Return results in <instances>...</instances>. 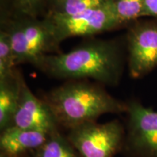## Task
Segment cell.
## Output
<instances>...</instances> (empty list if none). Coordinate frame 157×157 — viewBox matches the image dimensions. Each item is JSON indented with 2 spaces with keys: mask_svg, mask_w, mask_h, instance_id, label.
<instances>
[{
  "mask_svg": "<svg viewBox=\"0 0 157 157\" xmlns=\"http://www.w3.org/2000/svg\"><path fill=\"white\" fill-rule=\"evenodd\" d=\"M127 60L131 77L139 78L157 68V22L136 21L127 34Z\"/></svg>",
  "mask_w": 157,
  "mask_h": 157,
  "instance_id": "obj_7",
  "label": "cell"
},
{
  "mask_svg": "<svg viewBox=\"0 0 157 157\" xmlns=\"http://www.w3.org/2000/svg\"><path fill=\"white\" fill-rule=\"evenodd\" d=\"M0 157H12V156H9V155H7V154H5V153L0 151Z\"/></svg>",
  "mask_w": 157,
  "mask_h": 157,
  "instance_id": "obj_17",
  "label": "cell"
},
{
  "mask_svg": "<svg viewBox=\"0 0 157 157\" xmlns=\"http://www.w3.org/2000/svg\"><path fill=\"white\" fill-rule=\"evenodd\" d=\"M34 66L55 78L71 81L93 78L102 84L117 85L122 74L123 56L117 42L95 40L66 53L45 55Z\"/></svg>",
  "mask_w": 157,
  "mask_h": 157,
  "instance_id": "obj_1",
  "label": "cell"
},
{
  "mask_svg": "<svg viewBox=\"0 0 157 157\" xmlns=\"http://www.w3.org/2000/svg\"><path fill=\"white\" fill-rule=\"evenodd\" d=\"M43 100L50 107L59 126L68 129L96 121L106 113L127 111V103L119 101L100 86L73 80L56 87Z\"/></svg>",
  "mask_w": 157,
  "mask_h": 157,
  "instance_id": "obj_2",
  "label": "cell"
},
{
  "mask_svg": "<svg viewBox=\"0 0 157 157\" xmlns=\"http://www.w3.org/2000/svg\"><path fill=\"white\" fill-rule=\"evenodd\" d=\"M10 36L15 64L34 66L45 55L58 50L52 31L46 20L17 17L5 29Z\"/></svg>",
  "mask_w": 157,
  "mask_h": 157,
  "instance_id": "obj_3",
  "label": "cell"
},
{
  "mask_svg": "<svg viewBox=\"0 0 157 157\" xmlns=\"http://www.w3.org/2000/svg\"><path fill=\"white\" fill-rule=\"evenodd\" d=\"M48 133L11 126L1 131L0 149L12 157H19L29 151H36L44 144Z\"/></svg>",
  "mask_w": 157,
  "mask_h": 157,
  "instance_id": "obj_9",
  "label": "cell"
},
{
  "mask_svg": "<svg viewBox=\"0 0 157 157\" xmlns=\"http://www.w3.org/2000/svg\"><path fill=\"white\" fill-rule=\"evenodd\" d=\"M125 131L118 120L90 121L69 129L68 140L81 157H113L121 151Z\"/></svg>",
  "mask_w": 157,
  "mask_h": 157,
  "instance_id": "obj_4",
  "label": "cell"
},
{
  "mask_svg": "<svg viewBox=\"0 0 157 157\" xmlns=\"http://www.w3.org/2000/svg\"><path fill=\"white\" fill-rule=\"evenodd\" d=\"M111 1L102 7L73 16L45 15L44 18L59 45L65 39L71 37L92 36L121 25L113 13Z\"/></svg>",
  "mask_w": 157,
  "mask_h": 157,
  "instance_id": "obj_6",
  "label": "cell"
},
{
  "mask_svg": "<svg viewBox=\"0 0 157 157\" xmlns=\"http://www.w3.org/2000/svg\"><path fill=\"white\" fill-rule=\"evenodd\" d=\"M127 127L121 151L126 157H157V111L137 100L127 103Z\"/></svg>",
  "mask_w": 157,
  "mask_h": 157,
  "instance_id": "obj_5",
  "label": "cell"
},
{
  "mask_svg": "<svg viewBox=\"0 0 157 157\" xmlns=\"http://www.w3.org/2000/svg\"><path fill=\"white\" fill-rule=\"evenodd\" d=\"M21 74L15 71L10 77L0 81V129L13 126V119L18 105Z\"/></svg>",
  "mask_w": 157,
  "mask_h": 157,
  "instance_id": "obj_10",
  "label": "cell"
},
{
  "mask_svg": "<svg viewBox=\"0 0 157 157\" xmlns=\"http://www.w3.org/2000/svg\"><path fill=\"white\" fill-rule=\"evenodd\" d=\"M111 0H49L45 15L69 17L102 7Z\"/></svg>",
  "mask_w": 157,
  "mask_h": 157,
  "instance_id": "obj_11",
  "label": "cell"
},
{
  "mask_svg": "<svg viewBox=\"0 0 157 157\" xmlns=\"http://www.w3.org/2000/svg\"><path fill=\"white\" fill-rule=\"evenodd\" d=\"M143 17L157 18V0H144Z\"/></svg>",
  "mask_w": 157,
  "mask_h": 157,
  "instance_id": "obj_16",
  "label": "cell"
},
{
  "mask_svg": "<svg viewBox=\"0 0 157 157\" xmlns=\"http://www.w3.org/2000/svg\"><path fill=\"white\" fill-rule=\"evenodd\" d=\"M111 4L121 25L137 21L143 17L144 0H112Z\"/></svg>",
  "mask_w": 157,
  "mask_h": 157,
  "instance_id": "obj_13",
  "label": "cell"
},
{
  "mask_svg": "<svg viewBox=\"0 0 157 157\" xmlns=\"http://www.w3.org/2000/svg\"><path fill=\"white\" fill-rule=\"evenodd\" d=\"M34 157H81L73 145L57 130L50 133L40 148L34 151Z\"/></svg>",
  "mask_w": 157,
  "mask_h": 157,
  "instance_id": "obj_12",
  "label": "cell"
},
{
  "mask_svg": "<svg viewBox=\"0 0 157 157\" xmlns=\"http://www.w3.org/2000/svg\"><path fill=\"white\" fill-rule=\"evenodd\" d=\"M49 0H11V7L17 17L38 18L46 13Z\"/></svg>",
  "mask_w": 157,
  "mask_h": 157,
  "instance_id": "obj_15",
  "label": "cell"
},
{
  "mask_svg": "<svg viewBox=\"0 0 157 157\" xmlns=\"http://www.w3.org/2000/svg\"><path fill=\"white\" fill-rule=\"evenodd\" d=\"M15 66L10 36L8 32L3 29L0 32V81L13 76Z\"/></svg>",
  "mask_w": 157,
  "mask_h": 157,
  "instance_id": "obj_14",
  "label": "cell"
},
{
  "mask_svg": "<svg viewBox=\"0 0 157 157\" xmlns=\"http://www.w3.org/2000/svg\"><path fill=\"white\" fill-rule=\"evenodd\" d=\"M20 84V98L13 126L48 134L58 130L59 124L50 107L31 92L21 75Z\"/></svg>",
  "mask_w": 157,
  "mask_h": 157,
  "instance_id": "obj_8",
  "label": "cell"
}]
</instances>
